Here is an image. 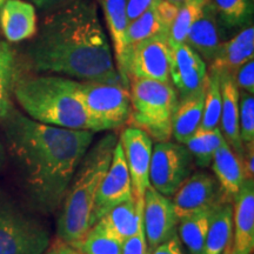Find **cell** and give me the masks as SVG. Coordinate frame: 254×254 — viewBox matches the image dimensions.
I'll list each match as a JSON object with an SVG mask.
<instances>
[{
	"mask_svg": "<svg viewBox=\"0 0 254 254\" xmlns=\"http://www.w3.org/2000/svg\"><path fill=\"white\" fill-rule=\"evenodd\" d=\"M15 68L14 52L8 45L0 56V122L13 109L11 95L13 94L14 82L17 80Z\"/></svg>",
	"mask_w": 254,
	"mask_h": 254,
	"instance_id": "obj_31",
	"label": "cell"
},
{
	"mask_svg": "<svg viewBox=\"0 0 254 254\" xmlns=\"http://www.w3.org/2000/svg\"><path fill=\"white\" fill-rule=\"evenodd\" d=\"M73 1H75V0H30V2L34 7L44 12L57 11V9L71 4Z\"/></svg>",
	"mask_w": 254,
	"mask_h": 254,
	"instance_id": "obj_38",
	"label": "cell"
},
{
	"mask_svg": "<svg viewBox=\"0 0 254 254\" xmlns=\"http://www.w3.org/2000/svg\"><path fill=\"white\" fill-rule=\"evenodd\" d=\"M179 6L158 0L145 13L131 21L127 27V46L153 37H168Z\"/></svg>",
	"mask_w": 254,
	"mask_h": 254,
	"instance_id": "obj_16",
	"label": "cell"
},
{
	"mask_svg": "<svg viewBox=\"0 0 254 254\" xmlns=\"http://www.w3.org/2000/svg\"><path fill=\"white\" fill-rule=\"evenodd\" d=\"M241 163H243L244 173H245L246 179H253L254 177V144L249 145L244 147V154L241 158Z\"/></svg>",
	"mask_w": 254,
	"mask_h": 254,
	"instance_id": "obj_39",
	"label": "cell"
},
{
	"mask_svg": "<svg viewBox=\"0 0 254 254\" xmlns=\"http://www.w3.org/2000/svg\"><path fill=\"white\" fill-rule=\"evenodd\" d=\"M0 30L8 43H20L37 34L36 7L30 1L8 0L0 11Z\"/></svg>",
	"mask_w": 254,
	"mask_h": 254,
	"instance_id": "obj_19",
	"label": "cell"
},
{
	"mask_svg": "<svg viewBox=\"0 0 254 254\" xmlns=\"http://www.w3.org/2000/svg\"><path fill=\"white\" fill-rule=\"evenodd\" d=\"M142 222L148 253L171 239L176 233L179 218L177 217L172 199L165 196L150 186L144 195Z\"/></svg>",
	"mask_w": 254,
	"mask_h": 254,
	"instance_id": "obj_13",
	"label": "cell"
},
{
	"mask_svg": "<svg viewBox=\"0 0 254 254\" xmlns=\"http://www.w3.org/2000/svg\"><path fill=\"white\" fill-rule=\"evenodd\" d=\"M134 198L132 182L119 140L114 146L110 167L95 196L90 219V228L114 206Z\"/></svg>",
	"mask_w": 254,
	"mask_h": 254,
	"instance_id": "obj_11",
	"label": "cell"
},
{
	"mask_svg": "<svg viewBox=\"0 0 254 254\" xmlns=\"http://www.w3.org/2000/svg\"><path fill=\"white\" fill-rule=\"evenodd\" d=\"M117 71L127 85L129 79H151L171 84L168 37H153L127 46Z\"/></svg>",
	"mask_w": 254,
	"mask_h": 254,
	"instance_id": "obj_8",
	"label": "cell"
},
{
	"mask_svg": "<svg viewBox=\"0 0 254 254\" xmlns=\"http://www.w3.org/2000/svg\"><path fill=\"white\" fill-rule=\"evenodd\" d=\"M220 254H233V243L230 244Z\"/></svg>",
	"mask_w": 254,
	"mask_h": 254,
	"instance_id": "obj_43",
	"label": "cell"
},
{
	"mask_svg": "<svg viewBox=\"0 0 254 254\" xmlns=\"http://www.w3.org/2000/svg\"><path fill=\"white\" fill-rule=\"evenodd\" d=\"M138 221L135 198L114 206L105 213L94 225H98L105 233L124 243L134 233Z\"/></svg>",
	"mask_w": 254,
	"mask_h": 254,
	"instance_id": "obj_25",
	"label": "cell"
},
{
	"mask_svg": "<svg viewBox=\"0 0 254 254\" xmlns=\"http://www.w3.org/2000/svg\"><path fill=\"white\" fill-rule=\"evenodd\" d=\"M232 77L234 79V82L238 88H241L243 91L249 92L251 94H254V60L243 64L240 67H238L236 71L232 73Z\"/></svg>",
	"mask_w": 254,
	"mask_h": 254,
	"instance_id": "obj_35",
	"label": "cell"
},
{
	"mask_svg": "<svg viewBox=\"0 0 254 254\" xmlns=\"http://www.w3.org/2000/svg\"><path fill=\"white\" fill-rule=\"evenodd\" d=\"M5 161H6V151H5V146L2 144V141L0 140V172L2 171V168L5 166Z\"/></svg>",
	"mask_w": 254,
	"mask_h": 254,
	"instance_id": "obj_41",
	"label": "cell"
},
{
	"mask_svg": "<svg viewBox=\"0 0 254 254\" xmlns=\"http://www.w3.org/2000/svg\"><path fill=\"white\" fill-rule=\"evenodd\" d=\"M233 205L221 202L212 215L202 254H220L233 243Z\"/></svg>",
	"mask_w": 254,
	"mask_h": 254,
	"instance_id": "obj_23",
	"label": "cell"
},
{
	"mask_svg": "<svg viewBox=\"0 0 254 254\" xmlns=\"http://www.w3.org/2000/svg\"><path fill=\"white\" fill-rule=\"evenodd\" d=\"M224 39V31L218 23L213 7L207 1L201 15L190 28L185 44L195 51L205 63L211 64Z\"/></svg>",
	"mask_w": 254,
	"mask_h": 254,
	"instance_id": "obj_18",
	"label": "cell"
},
{
	"mask_svg": "<svg viewBox=\"0 0 254 254\" xmlns=\"http://www.w3.org/2000/svg\"><path fill=\"white\" fill-rule=\"evenodd\" d=\"M253 1H254V0H253Z\"/></svg>",
	"mask_w": 254,
	"mask_h": 254,
	"instance_id": "obj_47",
	"label": "cell"
},
{
	"mask_svg": "<svg viewBox=\"0 0 254 254\" xmlns=\"http://www.w3.org/2000/svg\"><path fill=\"white\" fill-rule=\"evenodd\" d=\"M172 202L180 220L189 215L215 208L225 202V199L215 177L204 171H196L174 193Z\"/></svg>",
	"mask_w": 254,
	"mask_h": 254,
	"instance_id": "obj_10",
	"label": "cell"
},
{
	"mask_svg": "<svg viewBox=\"0 0 254 254\" xmlns=\"http://www.w3.org/2000/svg\"><path fill=\"white\" fill-rule=\"evenodd\" d=\"M239 134L244 147L254 144V94L240 92Z\"/></svg>",
	"mask_w": 254,
	"mask_h": 254,
	"instance_id": "obj_33",
	"label": "cell"
},
{
	"mask_svg": "<svg viewBox=\"0 0 254 254\" xmlns=\"http://www.w3.org/2000/svg\"><path fill=\"white\" fill-rule=\"evenodd\" d=\"M131 114L128 125L141 129L158 142L172 138V119L179 95L172 84L151 79H129Z\"/></svg>",
	"mask_w": 254,
	"mask_h": 254,
	"instance_id": "obj_5",
	"label": "cell"
},
{
	"mask_svg": "<svg viewBox=\"0 0 254 254\" xmlns=\"http://www.w3.org/2000/svg\"><path fill=\"white\" fill-rule=\"evenodd\" d=\"M7 1H8V0H0V11H1V8L4 7V5H5Z\"/></svg>",
	"mask_w": 254,
	"mask_h": 254,
	"instance_id": "obj_46",
	"label": "cell"
},
{
	"mask_svg": "<svg viewBox=\"0 0 254 254\" xmlns=\"http://www.w3.org/2000/svg\"><path fill=\"white\" fill-rule=\"evenodd\" d=\"M211 164L225 201L232 202L246 180L241 158L224 140L215 151Z\"/></svg>",
	"mask_w": 254,
	"mask_h": 254,
	"instance_id": "obj_20",
	"label": "cell"
},
{
	"mask_svg": "<svg viewBox=\"0 0 254 254\" xmlns=\"http://www.w3.org/2000/svg\"><path fill=\"white\" fill-rule=\"evenodd\" d=\"M221 88L220 128L225 141L236 153L243 158L244 145L239 134V98L240 91L228 72L218 71Z\"/></svg>",
	"mask_w": 254,
	"mask_h": 254,
	"instance_id": "obj_17",
	"label": "cell"
},
{
	"mask_svg": "<svg viewBox=\"0 0 254 254\" xmlns=\"http://www.w3.org/2000/svg\"><path fill=\"white\" fill-rule=\"evenodd\" d=\"M254 59V27L247 26L231 39L222 41L209 68L232 74L243 64Z\"/></svg>",
	"mask_w": 254,
	"mask_h": 254,
	"instance_id": "obj_21",
	"label": "cell"
},
{
	"mask_svg": "<svg viewBox=\"0 0 254 254\" xmlns=\"http://www.w3.org/2000/svg\"><path fill=\"white\" fill-rule=\"evenodd\" d=\"M224 140L219 127L213 129L198 128V131L185 142V146L192 154L194 163L200 168H206L211 165L215 151Z\"/></svg>",
	"mask_w": 254,
	"mask_h": 254,
	"instance_id": "obj_28",
	"label": "cell"
},
{
	"mask_svg": "<svg viewBox=\"0 0 254 254\" xmlns=\"http://www.w3.org/2000/svg\"><path fill=\"white\" fill-rule=\"evenodd\" d=\"M170 46L171 84L176 87L179 99L204 91L207 80V66L201 57L185 43Z\"/></svg>",
	"mask_w": 254,
	"mask_h": 254,
	"instance_id": "obj_14",
	"label": "cell"
},
{
	"mask_svg": "<svg viewBox=\"0 0 254 254\" xmlns=\"http://www.w3.org/2000/svg\"><path fill=\"white\" fill-rule=\"evenodd\" d=\"M77 80L62 75H36L17 79L13 95L31 119L46 125L97 132L81 101Z\"/></svg>",
	"mask_w": 254,
	"mask_h": 254,
	"instance_id": "obj_3",
	"label": "cell"
},
{
	"mask_svg": "<svg viewBox=\"0 0 254 254\" xmlns=\"http://www.w3.org/2000/svg\"><path fill=\"white\" fill-rule=\"evenodd\" d=\"M117 141L116 134L104 136L87 151L75 171L63 199L57 225L58 239L66 245H74L90 230L95 196L110 167Z\"/></svg>",
	"mask_w": 254,
	"mask_h": 254,
	"instance_id": "obj_4",
	"label": "cell"
},
{
	"mask_svg": "<svg viewBox=\"0 0 254 254\" xmlns=\"http://www.w3.org/2000/svg\"><path fill=\"white\" fill-rule=\"evenodd\" d=\"M205 90L179 99L172 119V136L178 144L185 142L198 131L204 111Z\"/></svg>",
	"mask_w": 254,
	"mask_h": 254,
	"instance_id": "obj_22",
	"label": "cell"
},
{
	"mask_svg": "<svg viewBox=\"0 0 254 254\" xmlns=\"http://www.w3.org/2000/svg\"><path fill=\"white\" fill-rule=\"evenodd\" d=\"M151 254H184L182 250V241L177 234L167 241L159 245Z\"/></svg>",
	"mask_w": 254,
	"mask_h": 254,
	"instance_id": "obj_37",
	"label": "cell"
},
{
	"mask_svg": "<svg viewBox=\"0 0 254 254\" xmlns=\"http://www.w3.org/2000/svg\"><path fill=\"white\" fill-rule=\"evenodd\" d=\"M0 123L31 196L44 211H57L94 132L41 124L14 107Z\"/></svg>",
	"mask_w": 254,
	"mask_h": 254,
	"instance_id": "obj_1",
	"label": "cell"
},
{
	"mask_svg": "<svg viewBox=\"0 0 254 254\" xmlns=\"http://www.w3.org/2000/svg\"><path fill=\"white\" fill-rule=\"evenodd\" d=\"M62 254H80V253H78L77 251H75L74 249H72L71 246L64 244L63 249H62Z\"/></svg>",
	"mask_w": 254,
	"mask_h": 254,
	"instance_id": "obj_42",
	"label": "cell"
},
{
	"mask_svg": "<svg viewBox=\"0 0 254 254\" xmlns=\"http://www.w3.org/2000/svg\"><path fill=\"white\" fill-rule=\"evenodd\" d=\"M77 94L97 132L118 129L128 123L131 97L126 85L79 81Z\"/></svg>",
	"mask_w": 254,
	"mask_h": 254,
	"instance_id": "obj_7",
	"label": "cell"
},
{
	"mask_svg": "<svg viewBox=\"0 0 254 254\" xmlns=\"http://www.w3.org/2000/svg\"><path fill=\"white\" fill-rule=\"evenodd\" d=\"M7 46H8V43H7V41H5V40H1V39H0V56H1V53L4 52L5 49H6V47H7Z\"/></svg>",
	"mask_w": 254,
	"mask_h": 254,
	"instance_id": "obj_44",
	"label": "cell"
},
{
	"mask_svg": "<svg viewBox=\"0 0 254 254\" xmlns=\"http://www.w3.org/2000/svg\"><path fill=\"white\" fill-rule=\"evenodd\" d=\"M50 245L46 227L0 190V254H44Z\"/></svg>",
	"mask_w": 254,
	"mask_h": 254,
	"instance_id": "obj_6",
	"label": "cell"
},
{
	"mask_svg": "<svg viewBox=\"0 0 254 254\" xmlns=\"http://www.w3.org/2000/svg\"><path fill=\"white\" fill-rule=\"evenodd\" d=\"M158 0H126V13L129 23L145 13Z\"/></svg>",
	"mask_w": 254,
	"mask_h": 254,
	"instance_id": "obj_36",
	"label": "cell"
},
{
	"mask_svg": "<svg viewBox=\"0 0 254 254\" xmlns=\"http://www.w3.org/2000/svg\"><path fill=\"white\" fill-rule=\"evenodd\" d=\"M99 2L106 19L118 65L127 49L126 36L129 21L126 13V0H99Z\"/></svg>",
	"mask_w": 254,
	"mask_h": 254,
	"instance_id": "obj_26",
	"label": "cell"
},
{
	"mask_svg": "<svg viewBox=\"0 0 254 254\" xmlns=\"http://www.w3.org/2000/svg\"><path fill=\"white\" fill-rule=\"evenodd\" d=\"M215 208L199 212L179 220V239L189 250L190 254H202L209 222Z\"/></svg>",
	"mask_w": 254,
	"mask_h": 254,
	"instance_id": "obj_27",
	"label": "cell"
},
{
	"mask_svg": "<svg viewBox=\"0 0 254 254\" xmlns=\"http://www.w3.org/2000/svg\"><path fill=\"white\" fill-rule=\"evenodd\" d=\"M63 245H64L63 241L57 239V240H55V243H53L52 245H50V247L47 249V251L44 254H62Z\"/></svg>",
	"mask_w": 254,
	"mask_h": 254,
	"instance_id": "obj_40",
	"label": "cell"
},
{
	"mask_svg": "<svg viewBox=\"0 0 254 254\" xmlns=\"http://www.w3.org/2000/svg\"><path fill=\"white\" fill-rule=\"evenodd\" d=\"M207 1L208 0H184L183 4L179 6L168 34L170 45L185 43L190 28L201 15Z\"/></svg>",
	"mask_w": 254,
	"mask_h": 254,
	"instance_id": "obj_29",
	"label": "cell"
},
{
	"mask_svg": "<svg viewBox=\"0 0 254 254\" xmlns=\"http://www.w3.org/2000/svg\"><path fill=\"white\" fill-rule=\"evenodd\" d=\"M221 88L219 73L215 69H207V80L205 87V101L202 119L199 128L213 129L219 127L221 116Z\"/></svg>",
	"mask_w": 254,
	"mask_h": 254,
	"instance_id": "obj_30",
	"label": "cell"
},
{
	"mask_svg": "<svg viewBox=\"0 0 254 254\" xmlns=\"http://www.w3.org/2000/svg\"><path fill=\"white\" fill-rule=\"evenodd\" d=\"M194 159L185 145L157 142L150 165V186L160 194L172 198L183 183L193 173Z\"/></svg>",
	"mask_w": 254,
	"mask_h": 254,
	"instance_id": "obj_9",
	"label": "cell"
},
{
	"mask_svg": "<svg viewBox=\"0 0 254 254\" xmlns=\"http://www.w3.org/2000/svg\"><path fill=\"white\" fill-rule=\"evenodd\" d=\"M136 211H138V221L134 233L123 243L122 254H150L148 253L147 240H146L144 222H142V209H144V199H135Z\"/></svg>",
	"mask_w": 254,
	"mask_h": 254,
	"instance_id": "obj_34",
	"label": "cell"
},
{
	"mask_svg": "<svg viewBox=\"0 0 254 254\" xmlns=\"http://www.w3.org/2000/svg\"><path fill=\"white\" fill-rule=\"evenodd\" d=\"M26 56L37 72L128 86L114 66L97 6L91 0H75L51 12L38 27Z\"/></svg>",
	"mask_w": 254,
	"mask_h": 254,
	"instance_id": "obj_2",
	"label": "cell"
},
{
	"mask_svg": "<svg viewBox=\"0 0 254 254\" xmlns=\"http://www.w3.org/2000/svg\"><path fill=\"white\" fill-rule=\"evenodd\" d=\"M166 1H170V2H172V4H176L178 6H180L184 2V0H166Z\"/></svg>",
	"mask_w": 254,
	"mask_h": 254,
	"instance_id": "obj_45",
	"label": "cell"
},
{
	"mask_svg": "<svg viewBox=\"0 0 254 254\" xmlns=\"http://www.w3.org/2000/svg\"><path fill=\"white\" fill-rule=\"evenodd\" d=\"M80 254H122L123 243L93 225L85 236L71 246Z\"/></svg>",
	"mask_w": 254,
	"mask_h": 254,
	"instance_id": "obj_32",
	"label": "cell"
},
{
	"mask_svg": "<svg viewBox=\"0 0 254 254\" xmlns=\"http://www.w3.org/2000/svg\"><path fill=\"white\" fill-rule=\"evenodd\" d=\"M225 36L253 25V0H208Z\"/></svg>",
	"mask_w": 254,
	"mask_h": 254,
	"instance_id": "obj_24",
	"label": "cell"
},
{
	"mask_svg": "<svg viewBox=\"0 0 254 254\" xmlns=\"http://www.w3.org/2000/svg\"><path fill=\"white\" fill-rule=\"evenodd\" d=\"M119 142L131 177L133 195L135 199H144L146 190L150 187L153 140L141 129L128 126L123 129Z\"/></svg>",
	"mask_w": 254,
	"mask_h": 254,
	"instance_id": "obj_12",
	"label": "cell"
},
{
	"mask_svg": "<svg viewBox=\"0 0 254 254\" xmlns=\"http://www.w3.org/2000/svg\"><path fill=\"white\" fill-rule=\"evenodd\" d=\"M233 254L254 251V179H246L233 199Z\"/></svg>",
	"mask_w": 254,
	"mask_h": 254,
	"instance_id": "obj_15",
	"label": "cell"
}]
</instances>
